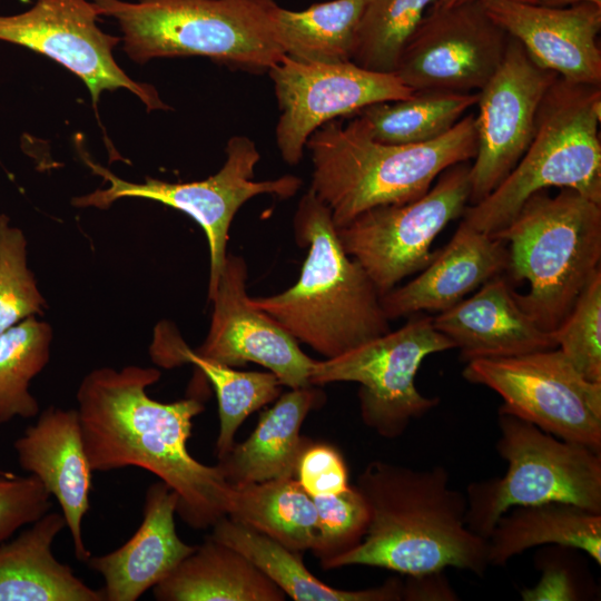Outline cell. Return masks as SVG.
<instances>
[{
	"label": "cell",
	"mask_w": 601,
	"mask_h": 601,
	"mask_svg": "<svg viewBox=\"0 0 601 601\" xmlns=\"http://www.w3.org/2000/svg\"><path fill=\"white\" fill-rule=\"evenodd\" d=\"M160 378L155 367L128 365L89 372L77 391L85 451L92 471L136 466L155 474L178 495L177 513L194 529L227 516L231 485L220 467L187 450L193 420L205 407L188 397L161 403L147 394Z\"/></svg>",
	"instance_id": "obj_1"
},
{
	"label": "cell",
	"mask_w": 601,
	"mask_h": 601,
	"mask_svg": "<svg viewBox=\"0 0 601 601\" xmlns=\"http://www.w3.org/2000/svg\"><path fill=\"white\" fill-rule=\"evenodd\" d=\"M476 101L477 92L424 90L404 99L373 104L356 115L366 121L377 141L421 144L449 132Z\"/></svg>",
	"instance_id": "obj_31"
},
{
	"label": "cell",
	"mask_w": 601,
	"mask_h": 601,
	"mask_svg": "<svg viewBox=\"0 0 601 601\" xmlns=\"http://www.w3.org/2000/svg\"><path fill=\"white\" fill-rule=\"evenodd\" d=\"M150 353L152 361L162 367L190 363L211 383L218 402V459L231 450L235 434L247 416L280 395L282 384L272 372H240L203 357L190 349L174 329L158 328Z\"/></svg>",
	"instance_id": "obj_26"
},
{
	"label": "cell",
	"mask_w": 601,
	"mask_h": 601,
	"mask_svg": "<svg viewBox=\"0 0 601 601\" xmlns=\"http://www.w3.org/2000/svg\"><path fill=\"white\" fill-rule=\"evenodd\" d=\"M268 73L280 110L277 148L292 166L303 158L311 135L326 122L413 93L394 73L372 71L353 61H306L284 55Z\"/></svg>",
	"instance_id": "obj_13"
},
{
	"label": "cell",
	"mask_w": 601,
	"mask_h": 601,
	"mask_svg": "<svg viewBox=\"0 0 601 601\" xmlns=\"http://www.w3.org/2000/svg\"><path fill=\"white\" fill-rule=\"evenodd\" d=\"M159 601H284L245 555L210 535L154 587Z\"/></svg>",
	"instance_id": "obj_25"
},
{
	"label": "cell",
	"mask_w": 601,
	"mask_h": 601,
	"mask_svg": "<svg viewBox=\"0 0 601 601\" xmlns=\"http://www.w3.org/2000/svg\"><path fill=\"white\" fill-rule=\"evenodd\" d=\"M503 476L471 482L466 525L487 539L514 506L563 502L601 514V452L558 439L518 416L499 413Z\"/></svg>",
	"instance_id": "obj_8"
},
{
	"label": "cell",
	"mask_w": 601,
	"mask_h": 601,
	"mask_svg": "<svg viewBox=\"0 0 601 601\" xmlns=\"http://www.w3.org/2000/svg\"><path fill=\"white\" fill-rule=\"evenodd\" d=\"M483 3L491 18L540 67L566 81L601 86V6L549 8L511 0Z\"/></svg>",
	"instance_id": "obj_18"
},
{
	"label": "cell",
	"mask_w": 601,
	"mask_h": 601,
	"mask_svg": "<svg viewBox=\"0 0 601 601\" xmlns=\"http://www.w3.org/2000/svg\"><path fill=\"white\" fill-rule=\"evenodd\" d=\"M492 236L506 244L510 278L530 285L516 303L550 333L601 272V205L572 189L534 193Z\"/></svg>",
	"instance_id": "obj_6"
},
{
	"label": "cell",
	"mask_w": 601,
	"mask_h": 601,
	"mask_svg": "<svg viewBox=\"0 0 601 601\" xmlns=\"http://www.w3.org/2000/svg\"><path fill=\"white\" fill-rule=\"evenodd\" d=\"M225 152L226 160L216 174L204 180L189 183H168L151 177H146L141 184L131 183L85 157L91 170L101 176L109 186L73 198L72 205L108 209L118 199L135 197L161 203L190 216L205 231L209 246L210 300L224 268L230 224L239 208L258 195L289 198L302 186V180L293 175L254 180L260 154L255 142L246 136L231 137Z\"/></svg>",
	"instance_id": "obj_10"
},
{
	"label": "cell",
	"mask_w": 601,
	"mask_h": 601,
	"mask_svg": "<svg viewBox=\"0 0 601 601\" xmlns=\"http://www.w3.org/2000/svg\"><path fill=\"white\" fill-rule=\"evenodd\" d=\"M535 3L549 8H566L581 3H593L601 6V0H535Z\"/></svg>",
	"instance_id": "obj_41"
},
{
	"label": "cell",
	"mask_w": 601,
	"mask_h": 601,
	"mask_svg": "<svg viewBox=\"0 0 601 601\" xmlns=\"http://www.w3.org/2000/svg\"><path fill=\"white\" fill-rule=\"evenodd\" d=\"M470 161L453 165L420 198L372 208L336 228L345 253L381 295L433 259L435 238L470 205Z\"/></svg>",
	"instance_id": "obj_12"
},
{
	"label": "cell",
	"mask_w": 601,
	"mask_h": 601,
	"mask_svg": "<svg viewBox=\"0 0 601 601\" xmlns=\"http://www.w3.org/2000/svg\"><path fill=\"white\" fill-rule=\"evenodd\" d=\"M46 300L27 263L23 231L0 215V334L29 316L43 313Z\"/></svg>",
	"instance_id": "obj_34"
},
{
	"label": "cell",
	"mask_w": 601,
	"mask_h": 601,
	"mask_svg": "<svg viewBox=\"0 0 601 601\" xmlns=\"http://www.w3.org/2000/svg\"><path fill=\"white\" fill-rule=\"evenodd\" d=\"M20 466L37 476L53 495L81 562L91 556L82 538V519L89 510L92 469L89 464L77 408L50 406L13 444Z\"/></svg>",
	"instance_id": "obj_19"
},
{
	"label": "cell",
	"mask_w": 601,
	"mask_h": 601,
	"mask_svg": "<svg viewBox=\"0 0 601 601\" xmlns=\"http://www.w3.org/2000/svg\"><path fill=\"white\" fill-rule=\"evenodd\" d=\"M462 375L502 397L499 413L601 452V383L584 378L559 348L472 359Z\"/></svg>",
	"instance_id": "obj_11"
},
{
	"label": "cell",
	"mask_w": 601,
	"mask_h": 601,
	"mask_svg": "<svg viewBox=\"0 0 601 601\" xmlns=\"http://www.w3.org/2000/svg\"><path fill=\"white\" fill-rule=\"evenodd\" d=\"M510 36L504 58L477 91V149L470 168V205L491 194L528 149L541 101L556 79Z\"/></svg>",
	"instance_id": "obj_16"
},
{
	"label": "cell",
	"mask_w": 601,
	"mask_h": 601,
	"mask_svg": "<svg viewBox=\"0 0 601 601\" xmlns=\"http://www.w3.org/2000/svg\"><path fill=\"white\" fill-rule=\"evenodd\" d=\"M66 526L62 514L47 513L16 539L0 544V601H105L52 553Z\"/></svg>",
	"instance_id": "obj_24"
},
{
	"label": "cell",
	"mask_w": 601,
	"mask_h": 601,
	"mask_svg": "<svg viewBox=\"0 0 601 601\" xmlns=\"http://www.w3.org/2000/svg\"><path fill=\"white\" fill-rule=\"evenodd\" d=\"M11 474L13 473L0 470V475H11Z\"/></svg>",
	"instance_id": "obj_43"
},
{
	"label": "cell",
	"mask_w": 601,
	"mask_h": 601,
	"mask_svg": "<svg viewBox=\"0 0 601 601\" xmlns=\"http://www.w3.org/2000/svg\"><path fill=\"white\" fill-rule=\"evenodd\" d=\"M472 1H487V0H436L431 8L433 9H445L450 7H454L461 3L465 2H472ZM511 1H521V2H530L535 3V0H511Z\"/></svg>",
	"instance_id": "obj_42"
},
{
	"label": "cell",
	"mask_w": 601,
	"mask_h": 601,
	"mask_svg": "<svg viewBox=\"0 0 601 601\" xmlns=\"http://www.w3.org/2000/svg\"><path fill=\"white\" fill-rule=\"evenodd\" d=\"M452 348L453 342L435 328L432 316L413 314L396 331L336 357L315 361L309 383H358L362 421L382 437L395 439L413 420L437 406V397L420 393L415 376L427 356Z\"/></svg>",
	"instance_id": "obj_9"
},
{
	"label": "cell",
	"mask_w": 601,
	"mask_h": 601,
	"mask_svg": "<svg viewBox=\"0 0 601 601\" xmlns=\"http://www.w3.org/2000/svg\"><path fill=\"white\" fill-rule=\"evenodd\" d=\"M293 225L297 244L308 250L298 280L250 303L326 358L390 332L381 294L345 253L331 210L311 188L298 203Z\"/></svg>",
	"instance_id": "obj_4"
},
{
	"label": "cell",
	"mask_w": 601,
	"mask_h": 601,
	"mask_svg": "<svg viewBox=\"0 0 601 601\" xmlns=\"http://www.w3.org/2000/svg\"><path fill=\"white\" fill-rule=\"evenodd\" d=\"M313 162L311 189L342 227L372 208L420 198L449 167L476 155L475 116H464L444 136L427 142L377 141L358 115L334 119L306 142Z\"/></svg>",
	"instance_id": "obj_3"
},
{
	"label": "cell",
	"mask_w": 601,
	"mask_h": 601,
	"mask_svg": "<svg viewBox=\"0 0 601 601\" xmlns=\"http://www.w3.org/2000/svg\"><path fill=\"white\" fill-rule=\"evenodd\" d=\"M433 323L467 362L556 348L552 333L542 329L519 306L514 290L501 276L439 313Z\"/></svg>",
	"instance_id": "obj_22"
},
{
	"label": "cell",
	"mask_w": 601,
	"mask_h": 601,
	"mask_svg": "<svg viewBox=\"0 0 601 601\" xmlns=\"http://www.w3.org/2000/svg\"><path fill=\"white\" fill-rule=\"evenodd\" d=\"M246 280L245 259L227 254L210 299L214 309L209 331L195 353L230 367L259 364L290 388L311 386L315 359L277 321L250 303Z\"/></svg>",
	"instance_id": "obj_17"
},
{
	"label": "cell",
	"mask_w": 601,
	"mask_h": 601,
	"mask_svg": "<svg viewBox=\"0 0 601 601\" xmlns=\"http://www.w3.org/2000/svg\"><path fill=\"white\" fill-rule=\"evenodd\" d=\"M210 536L245 555L286 595L295 601H397L403 583L397 579L364 590H342L323 583L305 566L300 554L228 516L213 526Z\"/></svg>",
	"instance_id": "obj_27"
},
{
	"label": "cell",
	"mask_w": 601,
	"mask_h": 601,
	"mask_svg": "<svg viewBox=\"0 0 601 601\" xmlns=\"http://www.w3.org/2000/svg\"><path fill=\"white\" fill-rule=\"evenodd\" d=\"M178 495L166 483L151 484L145 496L144 519L120 548L90 556L89 568L105 580V601H135L164 580L195 545L180 540L175 525Z\"/></svg>",
	"instance_id": "obj_21"
},
{
	"label": "cell",
	"mask_w": 601,
	"mask_h": 601,
	"mask_svg": "<svg viewBox=\"0 0 601 601\" xmlns=\"http://www.w3.org/2000/svg\"><path fill=\"white\" fill-rule=\"evenodd\" d=\"M509 40L483 1L431 8L406 41L393 73L413 92H477L500 67Z\"/></svg>",
	"instance_id": "obj_14"
},
{
	"label": "cell",
	"mask_w": 601,
	"mask_h": 601,
	"mask_svg": "<svg viewBox=\"0 0 601 601\" xmlns=\"http://www.w3.org/2000/svg\"><path fill=\"white\" fill-rule=\"evenodd\" d=\"M403 600H456L442 571L410 575L403 584Z\"/></svg>",
	"instance_id": "obj_39"
},
{
	"label": "cell",
	"mask_w": 601,
	"mask_h": 601,
	"mask_svg": "<svg viewBox=\"0 0 601 601\" xmlns=\"http://www.w3.org/2000/svg\"><path fill=\"white\" fill-rule=\"evenodd\" d=\"M51 494L40 480L30 474L0 475V544L21 526L32 524L48 513Z\"/></svg>",
	"instance_id": "obj_37"
},
{
	"label": "cell",
	"mask_w": 601,
	"mask_h": 601,
	"mask_svg": "<svg viewBox=\"0 0 601 601\" xmlns=\"http://www.w3.org/2000/svg\"><path fill=\"white\" fill-rule=\"evenodd\" d=\"M312 496L338 494L349 487L348 470L342 453L327 443H313L303 450L295 476Z\"/></svg>",
	"instance_id": "obj_38"
},
{
	"label": "cell",
	"mask_w": 601,
	"mask_h": 601,
	"mask_svg": "<svg viewBox=\"0 0 601 601\" xmlns=\"http://www.w3.org/2000/svg\"><path fill=\"white\" fill-rule=\"evenodd\" d=\"M367 0H331L300 11L277 7L275 22L285 55L306 61H352Z\"/></svg>",
	"instance_id": "obj_30"
},
{
	"label": "cell",
	"mask_w": 601,
	"mask_h": 601,
	"mask_svg": "<svg viewBox=\"0 0 601 601\" xmlns=\"http://www.w3.org/2000/svg\"><path fill=\"white\" fill-rule=\"evenodd\" d=\"M317 528L311 551L324 570L335 559L357 546L370 520L367 503L355 485L338 494L313 497Z\"/></svg>",
	"instance_id": "obj_35"
},
{
	"label": "cell",
	"mask_w": 601,
	"mask_h": 601,
	"mask_svg": "<svg viewBox=\"0 0 601 601\" xmlns=\"http://www.w3.org/2000/svg\"><path fill=\"white\" fill-rule=\"evenodd\" d=\"M98 11L88 0H35L21 13L0 16V40L16 43L57 61L87 86L96 106L101 92L127 89L148 111L166 109L157 90L131 79L112 51L121 38L97 26Z\"/></svg>",
	"instance_id": "obj_15"
},
{
	"label": "cell",
	"mask_w": 601,
	"mask_h": 601,
	"mask_svg": "<svg viewBox=\"0 0 601 601\" xmlns=\"http://www.w3.org/2000/svg\"><path fill=\"white\" fill-rule=\"evenodd\" d=\"M370 512L361 543L329 563L377 566L420 575L452 566L483 575L487 540L466 525V495L450 485L442 465L416 470L370 462L355 485Z\"/></svg>",
	"instance_id": "obj_2"
},
{
	"label": "cell",
	"mask_w": 601,
	"mask_h": 601,
	"mask_svg": "<svg viewBox=\"0 0 601 601\" xmlns=\"http://www.w3.org/2000/svg\"><path fill=\"white\" fill-rule=\"evenodd\" d=\"M486 540L490 565H504L542 544L581 550L601 564V514L563 502L514 506L497 520Z\"/></svg>",
	"instance_id": "obj_28"
},
{
	"label": "cell",
	"mask_w": 601,
	"mask_h": 601,
	"mask_svg": "<svg viewBox=\"0 0 601 601\" xmlns=\"http://www.w3.org/2000/svg\"><path fill=\"white\" fill-rule=\"evenodd\" d=\"M506 244L464 220L449 244L408 283L381 295L388 321L426 312H444L508 267Z\"/></svg>",
	"instance_id": "obj_20"
},
{
	"label": "cell",
	"mask_w": 601,
	"mask_h": 601,
	"mask_svg": "<svg viewBox=\"0 0 601 601\" xmlns=\"http://www.w3.org/2000/svg\"><path fill=\"white\" fill-rule=\"evenodd\" d=\"M523 600H577L568 575L558 569H546L535 588L522 592Z\"/></svg>",
	"instance_id": "obj_40"
},
{
	"label": "cell",
	"mask_w": 601,
	"mask_h": 601,
	"mask_svg": "<svg viewBox=\"0 0 601 601\" xmlns=\"http://www.w3.org/2000/svg\"><path fill=\"white\" fill-rule=\"evenodd\" d=\"M552 335L556 348L584 378L601 383V272Z\"/></svg>",
	"instance_id": "obj_36"
},
{
	"label": "cell",
	"mask_w": 601,
	"mask_h": 601,
	"mask_svg": "<svg viewBox=\"0 0 601 601\" xmlns=\"http://www.w3.org/2000/svg\"><path fill=\"white\" fill-rule=\"evenodd\" d=\"M324 401L323 392L313 385L279 395L274 406L260 414L249 437L218 459L228 483L295 477L299 456L311 442L300 435V427L307 414Z\"/></svg>",
	"instance_id": "obj_23"
},
{
	"label": "cell",
	"mask_w": 601,
	"mask_h": 601,
	"mask_svg": "<svg viewBox=\"0 0 601 601\" xmlns=\"http://www.w3.org/2000/svg\"><path fill=\"white\" fill-rule=\"evenodd\" d=\"M435 1L367 0L352 61L372 71L393 73L406 41Z\"/></svg>",
	"instance_id": "obj_33"
},
{
	"label": "cell",
	"mask_w": 601,
	"mask_h": 601,
	"mask_svg": "<svg viewBox=\"0 0 601 601\" xmlns=\"http://www.w3.org/2000/svg\"><path fill=\"white\" fill-rule=\"evenodd\" d=\"M231 485L227 516L303 553L311 550L317 528L313 497L296 477Z\"/></svg>",
	"instance_id": "obj_29"
},
{
	"label": "cell",
	"mask_w": 601,
	"mask_h": 601,
	"mask_svg": "<svg viewBox=\"0 0 601 601\" xmlns=\"http://www.w3.org/2000/svg\"><path fill=\"white\" fill-rule=\"evenodd\" d=\"M114 18L122 48L139 63L200 56L249 72L268 71L285 51L274 0H90Z\"/></svg>",
	"instance_id": "obj_5"
},
{
	"label": "cell",
	"mask_w": 601,
	"mask_h": 601,
	"mask_svg": "<svg viewBox=\"0 0 601 601\" xmlns=\"http://www.w3.org/2000/svg\"><path fill=\"white\" fill-rule=\"evenodd\" d=\"M51 326L29 316L0 334V423L30 418L39 404L29 385L48 364Z\"/></svg>",
	"instance_id": "obj_32"
},
{
	"label": "cell",
	"mask_w": 601,
	"mask_h": 601,
	"mask_svg": "<svg viewBox=\"0 0 601 601\" xmlns=\"http://www.w3.org/2000/svg\"><path fill=\"white\" fill-rule=\"evenodd\" d=\"M600 120L601 86L556 77L541 101L524 155L491 194L466 207L463 220L492 235L531 195L550 187L575 190L601 205Z\"/></svg>",
	"instance_id": "obj_7"
}]
</instances>
